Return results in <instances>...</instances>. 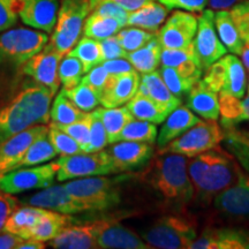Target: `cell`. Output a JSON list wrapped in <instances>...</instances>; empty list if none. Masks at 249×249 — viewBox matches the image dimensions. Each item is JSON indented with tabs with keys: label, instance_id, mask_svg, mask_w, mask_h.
Returning <instances> with one entry per match:
<instances>
[{
	"label": "cell",
	"instance_id": "1",
	"mask_svg": "<svg viewBox=\"0 0 249 249\" xmlns=\"http://www.w3.org/2000/svg\"><path fill=\"white\" fill-rule=\"evenodd\" d=\"M241 169L238 160L219 145L193 157L188 161V174L194 187V197L210 201L233 185Z\"/></svg>",
	"mask_w": 249,
	"mask_h": 249
},
{
	"label": "cell",
	"instance_id": "2",
	"mask_svg": "<svg viewBox=\"0 0 249 249\" xmlns=\"http://www.w3.org/2000/svg\"><path fill=\"white\" fill-rule=\"evenodd\" d=\"M188 157L165 151L155 156L147 172L152 188L174 209L185 207L194 198V187L188 174Z\"/></svg>",
	"mask_w": 249,
	"mask_h": 249
},
{
	"label": "cell",
	"instance_id": "3",
	"mask_svg": "<svg viewBox=\"0 0 249 249\" xmlns=\"http://www.w3.org/2000/svg\"><path fill=\"white\" fill-rule=\"evenodd\" d=\"M53 96L51 90L38 83L20 90L6 107L0 108V142L31 126L48 124Z\"/></svg>",
	"mask_w": 249,
	"mask_h": 249
},
{
	"label": "cell",
	"instance_id": "4",
	"mask_svg": "<svg viewBox=\"0 0 249 249\" xmlns=\"http://www.w3.org/2000/svg\"><path fill=\"white\" fill-rule=\"evenodd\" d=\"M120 178L107 176L73 179L64 183L65 189L88 211H104L117 207L121 202Z\"/></svg>",
	"mask_w": 249,
	"mask_h": 249
},
{
	"label": "cell",
	"instance_id": "5",
	"mask_svg": "<svg viewBox=\"0 0 249 249\" xmlns=\"http://www.w3.org/2000/svg\"><path fill=\"white\" fill-rule=\"evenodd\" d=\"M142 238L151 248H191L197 238L193 220L182 216H164L142 232Z\"/></svg>",
	"mask_w": 249,
	"mask_h": 249
},
{
	"label": "cell",
	"instance_id": "6",
	"mask_svg": "<svg viewBox=\"0 0 249 249\" xmlns=\"http://www.w3.org/2000/svg\"><path fill=\"white\" fill-rule=\"evenodd\" d=\"M89 13L90 0H62L49 44L61 54H67L79 42Z\"/></svg>",
	"mask_w": 249,
	"mask_h": 249
},
{
	"label": "cell",
	"instance_id": "7",
	"mask_svg": "<svg viewBox=\"0 0 249 249\" xmlns=\"http://www.w3.org/2000/svg\"><path fill=\"white\" fill-rule=\"evenodd\" d=\"M45 33L17 28L0 34V65L22 66L49 43Z\"/></svg>",
	"mask_w": 249,
	"mask_h": 249
},
{
	"label": "cell",
	"instance_id": "8",
	"mask_svg": "<svg viewBox=\"0 0 249 249\" xmlns=\"http://www.w3.org/2000/svg\"><path fill=\"white\" fill-rule=\"evenodd\" d=\"M58 161V181L118 173L116 165L107 150L61 156Z\"/></svg>",
	"mask_w": 249,
	"mask_h": 249
},
{
	"label": "cell",
	"instance_id": "9",
	"mask_svg": "<svg viewBox=\"0 0 249 249\" xmlns=\"http://www.w3.org/2000/svg\"><path fill=\"white\" fill-rule=\"evenodd\" d=\"M223 136V130L216 120H201L163 149L193 158L219 145Z\"/></svg>",
	"mask_w": 249,
	"mask_h": 249
},
{
	"label": "cell",
	"instance_id": "10",
	"mask_svg": "<svg viewBox=\"0 0 249 249\" xmlns=\"http://www.w3.org/2000/svg\"><path fill=\"white\" fill-rule=\"evenodd\" d=\"M59 161L34 167H21L0 176V189L9 194H20L30 189H44L57 178Z\"/></svg>",
	"mask_w": 249,
	"mask_h": 249
},
{
	"label": "cell",
	"instance_id": "11",
	"mask_svg": "<svg viewBox=\"0 0 249 249\" xmlns=\"http://www.w3.org/2000/svg\"><path fill=\"white\" fill-rule=\"evenodd\" d=\"M193 46L203 71L225 55L227 50L217 34L213 9H204L198 17L197 31Z\"/></svg>",
	"mask_w": 249,
	"mask_h": 249
},
{
	"label": "cell",
	"instance_id": "12",
	"mask_svg": "<svg viewBox=\"0 0 249 249\" xmlns=\"http://www.w3.org/2000/svg\"><path fill=\"white\" fill-rule=\"evenodd\" d=\"M62 58L64 54L58 52L48 43L42 51L24 62L21 66V71L27 76H30L36 83L46 87L55 93L60 87L59 65Z\"/></svg>",
	"mask_w": 249,
	"mask_h": 249
},
{
	"label": "cell",
	"instance_id": "13",
	"mask_svg": "<svg viewBox=\"0 0 249 249\" xmlns=\"http://www.w3.org/2000/svg\"><path fill=\"white\" fill-rule=\"evenodd\" d=\"M214 208L231 219L249 220V174L241 171L233 185L214 196Z\"/></svg>",
	"mask_w": 249,
	"mask_h": 249
},
{
	"label": "cell",
	"instance_id": "14",
	"mask_svg": "<svg viewBox=\"0 0 249 249\" xmlns=\"http://www.w3.org/2000/svg\"><path fill=\"white\" fill-rule=\"evenodd\" d=\"M197 26L195 15L176 11L160 28L157 38L163 49H185L194 40Z\"/></svg>",
	"mask_w": 249,
	"mask_h": 249
},
{
	"label": "cell",
	"instance_id": "15",
	"mask_svg": "<svg viewBox=\"0 0 249 249\" xmlns=\"http://www.w3.org/2000/svg\"><path fill=\"white\" fill-rule=\"evenodd\" d=\"M98 248L104 249H149L143 239L118 222L117 218L95 220Z\"/></svg>",
	"mask_w": 249,
	"mask_h": 249
},
{
	"label": "cell",
	"instance_id": "16",
	"mask_svg": "<svg viewBox=\"0 0 249 249\" xmlns=\"http://www.w3.org/2000/svg\"><path fill=\"white\" fill-rule=\"evenodd\" d=\"M48 132L45 124H35L0 142V176L13 170L30 145Z\"/></svg>",
	"mask_w": 249,
	"mask_h": 249
},
{
	"label": "cell",
	"instance_id": "17",
	"mask_svg": "<svg viewBox=\"0 0 249 249\" xmlns=\"http://www.w3.org/2000/svg\"><path fill=\"white\" fill-rule=\"evenodd\" d=\"M21 203L66 214H76L88 211L86 205L75 200L65 189L64 185L50 186L44 188V191L36 193L29 197H24Z\"/></svg>",
	"mask_w": 249,
	"mask_h": 249
},
{
	"label": "cell",
	"instance_id": "18",
	"mask_svg": "<svg viewBox=\"0 0 249 249\" xmlns=\"http://www.w3.org/2000/svg\"><path fill=\"white\" fill-rule=\"evenodd\" d=\"M107 151L110 154L118 172L139 169L154 157V145L148 142L118 141L111 143Z\"/></svg>",
	"mask_w": 249,
	"mask_h": 249
},
{
	"label": "cell",
	"instance_id": "19",
	"mask_svg": "<svg viewBox=\"0 0 249 249\" xmlns=\"http://www.w3.org/2000/svg\"><path fill=\"white\" fill-rule=\"evenodd\" d=\"M18 17L27 26L51 34L57 24L58 0H18Z\"/></svg>",
	"mask_w": 249,
	"mask_h": 249
},
{
	"label": "cell",
	"instance_id": "20",
	"mask_svg": "<svg viewBox=\"0 0 249 249\" xmlns=\"http://www.w3.org/2000/svg\"><path fill=\"white\" fill-rule=\"evenodd\" d=\"M141 76L133 70L124 74L110 75L101 95V104L105 107H118L127 104L139 90Z\"/></svg>",
	"mask_w": 249,
	"mask_h": 249
},
{
	"label": "cell",
	"instance_id": "21",
	"mask_svg": "<svg viewBox=\"0 0 249 249\" xmlns=\"http://www.w3.org/2000/svg\"><path fill=\"white\" fill-rule=\"evenodd\" d=\"M192 249H248L249 233L234 229L207 230L191 245Z\"/></svg>",
	"mask_w": 249,
	"mask_h": 249
},
{
	"label": "cell",
	"instance_id": "22",
	"mask_svg": "<svg viewBox=\"0 0 249 249\" xmlns=\"http://www.w3.org/2000/svg\"><path fill=\"white\" fill-rule=\"evenodd\" d=\"M55 249H95L98 248L95 222L85 225H67L49 242Z\"/></svg>",
	"mask_w": 249,
	"mask_h": 249
},
{
	"label": "cell",
	"instance_id": "23",
	"mask_svg": "<svg viewBox=\"0 0 249 249\" xmlns=\"http://www.w3.org/2000/svg\"><path fill=\"white\" fill-rule=\"evenodd\" d=\"M201 119L193 113L189 107L179 105L169 113L166 119L163 121V126L157 135V145L160 149L166 147L171 141L179 138L181 134L188 130L191 127L200 123Z\"/></svg>",
	"mask_w": 249,
	"mask_h": 249
},
{
	"label": "cell",
	"instance_id": "24",
	"mask_svg": "<svg viewBox=\"0 0 249 249\" xmlns=\"http://www.w3.org/2000/svg\"><path fill=\"white\" fill-rule=\"evenodd\" d=\"M138 92L152 99L167 114L181 105V99L170 91L158 71L142 74Z\"/></svg>",
	"mask_w": 249,
	"mask_h": 249
},
{
	"label": "cell",
	"instance_id": "25",
	"mask_svg": "<svg viewBox=\"0 0 249 249\" xmlns=\"http://www.w3.org/2000/svg\"><path fill=\"white\" fill-rule=\"evenodd\" d=\"M187 107L205 120H217L219 118L217 92L208 88L202 80H198L187 93Z\"/></svg>",
	"mask_w": 249,
	"mask_h": 249
},
{
	"label": "cell",
	"instance_id": "26",
	"mask_svg": "<svg viewBox=\"0 0 249 249\" xmlns=\"http://www.w3.org/2000/svg\"><path fill=\"white\" fill-rule=\"evenodd\" d=\"M48 211V209L31 207V205L17 208L8 217L5 224L4 232L13 233L23 239H29L31 230L38 224Z\"/></svg>",
	"mask_w": 249,
	"mask_h": 249
},
{
	"label": "cell",
	"instance_id": "27",
	"mask_svg": "<svg viewBox=\"0 0 249 249\" xmlns=\"http://www.w3.org/2000/svg\"><path fill=\"white\" fill-rule=\"evenodd\" d=\"M170 9L161 5L160 2L149 1L136 11L129 12L127 26L138 27L141 29L156 33L164 23Z\"/></svg>",
	"mask_w": 249,
	"mask_h": 249
},
{
	"label": "cell",
	"instance_id": "28",
	"mask_svg": "<svg viewBox=\"0 0 249 249\" xmlns=\"http://www.w3.org/2000/svg\"><path fill=\"white\" fill-rule=\"evenodd\" d=\"M219 60L225 66V83L220 91L238 98L245 97L247 89V76L242 61L239 60L234 54H227Z\"/></svg>",
	"mask_w": 249,
	"mask_h": 249
},
{
	"label": "cell",
	"instance_id": "29",
	"mask_svg": "<svg viewBox=\"0 0 249 249\" xmlns=\"http://www.w3.org/2000/svg\"><path fill=\"white\" fill-rule=\"evenodd\" d=\"M161 50L163 48L157 38V35H155L154 38L149 40L144 46L133 52H128L126 58L140 73H151L160 66Z\"/></svg>",
	"mask_w": 249,
	"mask_h": 249
},
{
	"label": "cell",
	"instance_id": "30",
	"mask_svg": "<svg viewBox=\"0 0 249 249\" xmlns=\"http://www.w3.org/2000/svg\"><path fill=\"white\" fill-rule=\"evenodd\" d=\"M214 26L219 39L227 51L233 54H240L245 43L233 22L231 13L229 11H217V13H214Z\"/></svg>",
	"mask_w": 249,
	"mask_h": 249
},
{
	"label": "cell",
	"instance_id": "31",
	"mask_svg": "<svg viewBox=\"0 0 249 249\" xmlns=\"http://www.w3.org/2000/svg\"><path fill=\"white\" fill-rule=\"evenodd\" d=\"M71 214L60 213L57 211L49 210L38 224L31 230L29 239L38 241H50L53 239L65 226L71 225Z\"/></svg>",
	"mask_w": 249,
	"mask_h": 249
},
{
	"label": "cell",
	"instance_id": "32",
	"mask_svg": "<svg viewBox=\"0 0 249 249\" xmlns=\"http://www.w3.org/2000/svg\"><path fill=\"white\" fill-rule=\"evenodd\" d=\"M97 110L103 124H104L105 130H107V141L110 144L117 142L121 130L124 128V126L135 119L127 107H105L97 108Z\"/></svg>",
	"mask_w": 249,
	"mask_h": 249
},
{
	"label": "cell",
	"instance_id": "33",
	"mask_svg": "<svg viewBox=\"0 0 249 249\" xmlns=\"http://www.w3.org/2000/svg\"><path fill=\"white\" fill-rule=\"evenodd\" d=\"M224 147L249 173V134L229 127L223 130Z\"/></svg>",
	"mask_w": 249,
	"mask_h": 249
},
{
	"label": "cell",
	"instance_id": "34",
	"mask_svg": "<svg viewBox=\"0 0 249 249\" xmlns=\"http://www.w3.org/2000/svg\"><path fill=\"white\" fill-rule=\"evenodd\" d=\"M88 112H83L67 97L66 91L62 88L50 108V118L55 124H68L87 116Z\"/></svg>",
	"mask_w": 249,
	"mask_h": 249
},
{
	"label": "cell",
	"instance_id": "35",
	"mask_svg": "<svg viewBox=\"0 0 249 249\" xmlns=\"http://www.w3.org/2000/svg\"><path fill=\"white\" fill-rule=\"evenodd\" d=\"M126 107L135 119L150 121L156 124H161L169 116L152 99L139 92L127 103Z\"/></svg>",
	"mask_w": 249,
	"mask_h": 249
},
{
	"label": "cell",
	"instance_id": "36",
	"mask_svg": "<svg viewBox=\"0 0 249 249\" xmlns=\"http://www.w3.org/2000/svg\"><path fill=\"white\" fill-rule=\"evenodd\" d=\"M58 155L53 144L50 141L48 134L40 136L33 144L30 145L23 157L18 161L13 170L21 169V167L35 166V165L45 163V161L54 160Z\"/></svg>",
	"mask_w": 249,
	"mask_h": 249
},
{
	"label": "cell",
	"instance_id": "37",
	"mask_svg": "<svg viewBox=\"0 0 249 249\" xmlns=\"http://www.w3.org/2000/svg\"><path fill=\"white\" fill-rule=\"evenodd\" d=\"M123 27H124V24L117 18L104 17V15L91 12V14L86 18L83 31L87 37L101 40L117 35L118 31Z\"/></svg>",
	"mask_w": 249,
	"mask_h": 249
},
{
	"label": "cell",
	"instance_id": "38",
	"mask_svg": "<svg viewBox=\"0 0 249 249\" xmlns=\"http://www.w3.org/2000/svg\"><path fill=\"white\" fill-rule=\"evenodd\" d=\"M67 54L73 55L82 62L85 73H88L90 70L103 62L101 46H99L98 40L87 36L80 38L75 46Z\"/></svg>",
	"mask_w": 249,
	"mask_h": 249
},
{
	"label": "cell",
	"instance_id": "39",
	"mask_svg": "<svg viewBox=\"0 0 249 249\" xmlns=\"http://www.w3.org/2000/svg\"><path fill=\"white\" fill-rule=\"evenodd\" d=\"M157 134L156 124L150 123V121L134 119L121 130L118 141H139L154 144L157 140Z\"/></svg>",
	"mask_w": 249,
	"mask_h": 249
},
{
	"label": "cell",
	"instance_id": "40",
	"mask_svg": "<svg viewBox=\"0 0 249 249\" xmlns=\"http://www.w3.org/2000/svg\"><path fill=\"white\" fill-rule=\"evenodd\" d=\"M65 91L67 97L83 112L95 110L101 104V93L83 82H80L74 88L65 89Z\"/></svg>",
	"mask_w": 249,
	"mask_h": 249
},
{
	"label": "cell",
	"instance_id": "41",
	"mask_svg": "<svg viewBox=\"0 0 249 249\" xmlns=\"http://www.w3.org/2000/svg\"><path fill=\"white\" fill-rule=\"evenodd\" d=\"M83 65L79 59L73 55H64L59 65V80L65 89L76 87L83 77Z\"/></svg>",
	"mask_w": 249,
	"mask_h": 249
},
{
	"label": "cell",
	"instance_id": "42",
	"mask_svg": "<svg viewBox=\"0 0 249 249\" xmlns=\"http://www.w3.org/2000/svg\"><path fill=\"white\" fill-rule=\"evenodd\" d=\"M158 73H160L165 85L167 86V88L170 89V91L180 99L185 95H187L189 92V90L192 89V87L196 83L195 81L183 77L173 67L161 66L160 70L158 71Z\"/></svg>",
	"mask_w": 249,
	"mask_h": 249
},
{
	"label": "cell",
	"instance_id": "43",
	"mask_svg": "<svg viewBox=\"0 0 249 249\" xmlns=\"http://www.w3.org/2000/svg\"><path fill=\"white\" fill-rule=\"evenodd\" d=\"M116 36L127 53L142 48L155 37L154 34L149 33L147 30L132 26L130 28L118 31Z\"/></svg>",
	"mask_w": 249,
	"mask_h": 249
},
{
	"label": "cell",
	"instance_id": "44",
	"mask_svg": "<svg viewBox=\"0 0 249 249\" xmlns=\"http://www.w3.org/2000/svg\"><path fill=\"white\" fill-rule=\"evenodd\" d=\"M90 123H91V113L88 112L85 118L74 121L71 124H54L75 140L80 144L83 152H88V148L90 144Z\"/></svg>",
	"mask_w": 249,
	"mask_h": 249
},
{
	"label": "cell",
	"instance_id": "45",
	"mask_svg": "<svg viewBox=\"0 0 249 249\" xmlns=\"http://www.w3.org/2000/svg\"><path fill=\"white\" fill-rule=\"evenodd\" d=\"M48 136L55 150L61 156L75 155L83 152L79 143L71 136L68 135L67 133H65L64 130L55 126L54 124L51 123V124H50Z\"/></svg>",
	"mask_w": 249,
	"mask_h": 249
},
{
	"label": "cell",
	"instance_id": "46",
	"mask_svg": "<svg viewBox=\"0 0 249 249\" xmlns=\"http://www.w3.org/2000/svg\"><path fill=\"white\" fill-rule=\"evenodd\" d=\"M198 61L193 43L185 49H163L160 53L161 66L178 68L189 61ZM200 62V61H198ZM201 65V64H200ZM202 67V66H201Z\"/></svg>",
	"mask_w": 249,
	"mask_h": 249
},
{
	"label": "cell",
	"instance_id": "47",
	"mask_svg": "<svg viewBox=\"0 0 249 249\" xmlns=\"http://www.w3.org/2000/svg\"><path fill=\"white\" fill-rule=\"evenodd\" d=\"M91 12L104 17L114 18L124 26H127L129 12L112 0H90V13Z\"/></svg>",
	"mask_w": 249,
	"mask_h": 249
},
{
	"label": "cell",
	"instance_id": "48",
	"mask_svg": "<svg viewBox=\"0 0 249 249\" xmlns=\"http://www.w3.org/2000/svg\"><path fill=\"white\" fill-rule=\"evenodd\" d=\"M107 134L104 124L99 116L98 110L91 112V123H90V144L88 152L101 151L107 145Z\"/></svg>",
	"mask_w": 249,
	"mask_h": 249
},
{
	"label": "cell",
	"instance_id": "49",
	"mask_svg": "<svg viewBox=\"0 0 249 249\" xmlns=\"http://www.w3.org/2000/svg\"><path fill=\"white\" fill-rule=\"evenodd\" d=\"M230 13L244 43H249V0L238 2Z\"/></svg>",
	"mask_w": 249,
	"mask_h": 249
},
{
	"label": "cell",
	"instance_id": "50",
	"mask_svg": "<svg viewBox=\"0 0 249 249\" xmlns=\"http://www.w3.org/2000/svg\"><path fill=\"white\" fill-rule=\"evenodd\" d=\"M202 81L208 88L219 93L220 90L223 89L224 83H225V66L223 65V62L218 60L208 67L205 70L204 77Z\"/></svg>",
	"mask_w": 249,
	"mask_h": 249
},
{
	"label": "cell",
	"instance_id": "51",
	"mask_svg": "<svg viewBox=\"0 0 249 249\" xmlns=\"http://www.w3.org/2000/svg\"><path fill=\"white\" fill-rule=\"evenodd\" d=\"M20 4L18 0H0V33L17 23Z\"/></svg>",
	"mask_w": 249,
	"mask_h": 249
},
{
	"label": "cell",
	"instance_id": "52",
	"mask_svg": "<svg viewBox=\"0 0 249 249\" xmlns=\"http://www.w3.org/2000/svg\"><path fill=\"white\" fill-rule=\"evenodd\" d=\"M110 79V73L107 71L103 65H98V66L93 67L92 70L88 71L86 76L82 77L81 82L86 83L96 90V91L99 92L102 95V91L104 90L105 86H107V81Z\"/></svg>",
	"mask_w": 249,
	"mask_h": 249
},
{
	"label": "cell",
	"instance_id": "53",
	"mask_svg": "<svg viewBox=\"0 0 249 249\" xmlns=\"http://www.w3.org/2000/svg\"><path fill=\"white\" fill-rule=\"evenodd\" d=\"M98 43L99 46H101L103 61L127 57V52L124 51L123 46H121L116 35L98 40Z\"/></svg>",
	"mask_w": 249,
	"mask_h": 249
},
{
	"label": "cell",
	"instance_id": "54",
	"mask_svg": "<svg viewBox=\"0 0 249 249\" xmlns=\"http://www.w3.org/2000/svg\"><path fill=\"white\" fill-rule=\"evenodd\" d=\"M20 202L13 194H9L0 189V232L4 231L8 217L17 209Z\"/></svg>",
	"mask_w": 249,
	"mask_h": 249
},
{
	"label": "cell",
	"instance_id": "55",
	"mask_svg": "<svg viewBox=\"0 0 249 249\" xmlns=\"http://www.w3.org/2000/svg\"><path fill=\"white\" fill-rule=\"evenodd\" d=\"M169 9H183L188 12H203L208 0H157Z\"/></svg>",
	"mask_w": 249,
	"mask_h": 249
},
{
	"label": "cell",
	"instance_id": "56",
	"mask_svg": "<svg viewBox=\"0 0 249 249\" xmlns=\"http://www.w3.org/2000/svg\"><path fill=\"white\" fill-rule=\"evenodd\" d=\"M102 65L107 68L110 75H118V74H124L135 70L127 58H117L111 59V60H105L102 62Z\"/></svg>",
	"mask_w": 249,
	"mask_h": 249
},
{
	"label": "cell",
	"instance_id": "57",
	"mask_svg": "<svg viewBox=\"0 0 249 249\" xmlns=\"http://www.w3.org/2000/svg\"><path fill=\"white\" fill-rule=\"evenodd\" d=\"M26 240L17 234L9 232H0V249H14Z\"/></svg>",
	"mask_w": 249,
	"mask_h": 249
},
{
	"label": "cell",
	"instance_id": "58",
	"mask_svg": "<svg viewBox=\"0 0 249 249\" xmlns=\"http://www.w3.org/2000/svg\"><path fill=\"white\" fill-rule=\"evenodd\" d=\"M240 0H208V6L213 11H227L235 6Z\"/></svg>",
	"mask_w": 249,
	"mask_h": 249
},
{
	"label": "cell",
	"instance_id": "59",
	"mask_svg": "<svg viewBox=\"0 0 249 249\" xmlns=\"http://www.w3.org/2000/svg\"><path fill=\"white\" fill-rule=\"evenodd\" d=\"M112 1L117 2L118 5L123 6V7L128 12L136 11V9L142 7L143 5L148 4L149 1H152V0H112Z\"/></svg>",
	"mask_w": 249,
	"mask_h": 249
},
{
	"label": "cell",
	"instance_id": "60",
	"mask_svg": "<svg viewBox=\"0 0 249 249\" xmlns=\"http://www.w3.org/2000/svg\"><path fill=\"white\" fill-rule=\"evenodd\" d=\"M242 121H249V95L241 101L240 112H239L238 117V124L242 123Z\"/></svg>",
	"mask_w": 249,
	"mask_h": 249
},
{
	"label": "cell",
	"instance_id": "61",
	"mask_svg": "<svg viewBox=\"0 0 249 249\" xmlns=\"http://www.w3.org/2000/svg\"><path fill=\"white\" fill-rule=\"evenodd\" d=\"M46 246L43 241L34 240V239H26L22 244L18 246L17 249H44Z\"/></svg>",
	"mask_w": 249,
	"mask_h": 249
},
{
	"label": "cell",
	"instance_id": "62",
	"mask_svg": "<svg viewBox=\"0 0 249 249\" xmlns=\"http://www.w3.org/2000/svg\"><path fill=\"white\" fill-rule=\"evenodd\" d=\"M240 54L242 58V64H244L246 70L249 71V43H245L244 49H242Z\"/></svg>",
	"mask_w": 249,
	"mask_h": 249
},
{
	"label": "cell",
	"instance_id": "63",
	"mask_svg": "<svg viewBox=\"0 0 249 249\" xmlns=\"http://www.w3.org/2000/svg\"><path fill=\"white\" fill-rule=\"evenodd\" d=\"M247 89H248V95H249V85H248V87H247Z\"/></svg>",
	"mask_w": 249,
	"mask_h": 249
}]
</instances>
